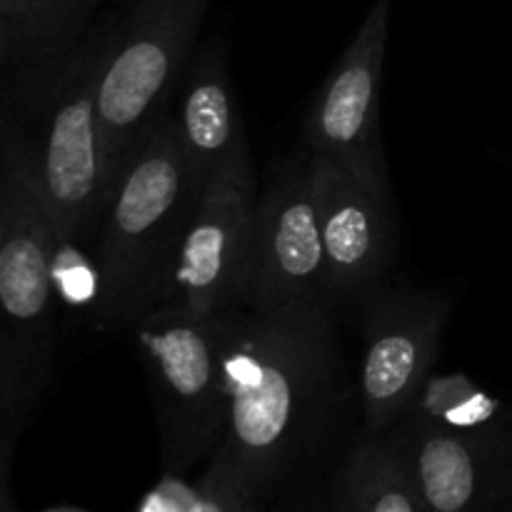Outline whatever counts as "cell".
Segmentation results:
<instances>
[{
  "label": "cell",
  "mask_w": 512,
  "mask_h": 512,
  "mask_svg": "<svg viewBox=\"0 0 512 512\" xmlns=\"http://www.w3.org/2000/svg\"><path fill=\"white\" fill-rule=\"evenodd\" d=\"M218 318L230 415L200 485L265 512L333 475L363 433L358 390L345 373L333 303Z\"/></svg>",
  "instance_id": "cell-1"
},
{
  "label": "cell",
  "mask_w": 512,
  "mask_h": 512,
  "mask_svg": "<svg viewBox=\"0 0 512 512\" xmlns=\"http://www.w3.org/2000/svg\"><path fill=\"white\" fill-rule=\"evenodd\" d=\"M58 235L28 138L10 110L0 125V470L13 453L55 370Z\"/></svg>",
  "instance_id": "cell-2"
},
{
  "label": "cell",
  "mask_w": 512,
  "mask_h": 512,
  "mask_svg": "<svg viewBox=\"0 0 512 512\" xmlns=\"http://www.w3.org/2000/svg\"><path fill=\"white\" fill-rule=\"evenodd\" d=\"M113 38L115 10L95 20L83 43L65 58L3 90V108L20 120L28 138L58 253L98 235L108 213L98 98Z\"/></svg>",
  "instance_id": "cell-3"
},
{
  "label": "cell",
  "mask_w": 512,
  "mask_h": 512,
  "mask_svg": "<svg viewBox=\"0 0 512 512\" xmlns=\"http://www.w3.org/2000/svg\"><path fill=\"white\" fill-rule=\"evenodd\" d=\"M198 200L170 113L128 160L100 225L93 278L95 333L135 328L148 310L163 303Z\"/></svg>",
  "instance_id": "cell-4"
},
{
  "label": "cell",
  "mask_w": 512,
  "mask_h": 512,
  "mask_svg": "<svg viewBox=\"0 0 512 512\" xmlns=\"http://www.w3.org/2000/svg\"><path fill=\"white\" fill-rule=\"evenodd\" d=\"M133 330L158 423L163 475L183 480L213 458L228 428L220 318L155 305Z\"/></svg>",
  "instance_id": "cell-5"
},
{
  "label": "cell",
  "mask_w": 512,
  "mask_h": 512,
  "mask_svg": "<svg viewBox=\"0 0 512 512\" xmlns=\"http://www.w3.org/2000/svg\"><path fill=\"white\" fill-rule=\"evenodd\" d=\"M210 0H125L100 80V128L108 198L145 138L170 115ZM110 205V203H108Z\"/></svg>",
  "instance_id": "cell-6"
},
{
  "label": "cell",
  "mask_w": 512,
  "mask_h": 512,
  "mask_svg": "<svg viewBox=\"0 0 512 512\" xmlns=\"http://www.w3.org/2000/svg\"><path fill=\"white\" fill-rule=\"evenodd\" d=\"M425 512H508L512 430L495 405H430L428 398L390 428Z\"/></svg>",
  "instance_id": "cell-7"
},
{
  "label": "cell",
  "mask_w": 512,
  "mask_h": 512,
  "mask_svg": "<svg viewBox=\"0 0 512 512\" xmlns=\"http://www.w3.org/2000/svg\"><path fill=\"white\" fill-rule=\"evenodd\" d=\"M305 303H333L315 150L308 143L280 163L255 205L253 260L243 308L275 313Z\"/></svg>",
  "instance_id": "cell-8"
},
{
  "label": "cell",
  "mask_w": 512,
  "mask_h": 512,
  "mask_svg": "<svg viewBox=\"0 0 512 512\" xmlns=\"http://www.w3.org/2000/svg\"><path fill=\"white\" fill-rule=\"evenodd\" d=\"M450 300L438 293H378L363 318L355 390L365 433H385L423 398L438 360Z\"/></svg>",
  "instance_id": "cell-9"
},
{
  "label": "cell",
  "mask_w": 512,
  "mask_h": 512,
  "mask_svg": "<svg viewBox=\"0 0 512 512\" xmlns=\"http://www.w3.org/2000/svg\"><path fill=\"white\" fill-rule=\"evenodd\" d=\"M253 170L215 178L190 213L163 303L195 315L243 308L253 260Z\"/></svg>",
  "instance_id": "cell-10"
},
{
  "label": "cell",
  "mask_w": 512,
  "mask_h": 512,
  "mask_svg": "<svg viewBox=\"0 0 512 512\" xmlns=\"http://www.w3.org/2000/svg\"><path fill=\"white\" fill-rule=\"evenodd\" d=\"M320 225L328 255L330 298H353L383 275L393 253L385 165L315 153Z\"/></svg>",
  "instance_id": "cell-11"
},
{
  "label": "cell",
  "mask_w": 512,
  "mask_h": 512,
  "mask_svg": "<svg viewBox=\"0 0 512 512\" xmlns=\"http://www.w3.org/2000/svg\"><path fill=\"white\" fill-rule=\"evenodd\" d=\"M393 0H375L323 88L305 125V143L323 155L383 163L380 148V88Z\"/></svg>",
  "instance_id": "cell-12"
},
{
  "label": "cell",
  "mask_w": 512,
  "mask_h": 512,
  "mask_svg": "<svg viewBox=\"0 0 512 512\" xmlns=\"http://www.w3.org/2000/svg\"><path fill=\"white\" fill-rule=\"evenodd\" d=\"M173 118L198 195L220 175L253 170L240 110L230 88L228 55L218 38L210 40L190 65Z\"/></svg>",
  "instance_id": "cell-13"
},
{
  "label": "cell",
  "mask_w": 512,
  "mask_h": 512,
  "mask_svg": "<svg viewBox=\"0 0 512 512\" xmlns=\"http://www.w3.org/2000/svg\"><path fill=\"white\" fill-rule=\"evenodd\" d=\"M333 512H425L393 430L360 433L325 480Z\"/></svg>",
  "instance_id": "cell-14"
},
{
  "label": "cell",
  "mask_w": 512,
  "mask_h": 512,
  "mask_svg": "<svg viewBox=\"0 0 512 512\" xmlns=\"http://www.w3.org/2000/svg\"><path fill=\"white\" fill-rule=\"evenodd\" d=\"M100 3L103 0H33L35 25H38L33 73L53 60L65 58L70 50L83 43V38L95 25V13H98Z\"/></svg>",
  "instance_id": "cell-15"
},
{
  "label": "cell",
  "mask_w": 512,
  "mask_h": 512,
  "mask_svg": "<svg viewBox=\"0 0 512 512\" xmlns=\"http://www.w3.org/2000/svg\"><path fill=\"white\" fill-rule=\"evenodd\" d=\"M35 25L33 0H0V70L3 90L28 78L35 68Z\"/></svg>",
  "instance_id": "cell-16"
},
{
  "label": "cell",
  "mask_w": 512,
  "mask_h": 512,
  "mask_svg": "<svg viewBox=\"0 0 512 512\" xmlns=\"http://www.w3.org/2000/svg\"><path fill=\"white\" fill-rule=\"evenodd\" d=\"M190 512H263L253 505L243 503V500L233 498L228 493H220V490H210L198 485V493H195L193 508Z\"/></svg>",
  "instance_id": "cell-17"
},
{
  "label": "cell",
  "mask_w": 512,
  "mask_h": 512,
  "mask_svg": "<svg viewBox=\"0 0 512 512\" xmlns=\"http://www.w3.org/2000/svg\"><path fill=\"white\" fill-rule=\"evenodd\" d=\"M268 512H333V505H330L323 483L318 488L308 490V493H300L295 498L273 505V508H268Z\"/></svg>",
  "instance_id": "cell-18"
},
{
  "label": "cell",
  "mask_w": 512,
  "mask_h": 512,
  "mask_svg": "<svg viewBox=\"0 0 512 512\" xmlns=\"http://www.w3.org/2000/svg\"><path fill=\"white\" fill-rule=\"evenodd\" d=\"M45 512H83V510H70V508H58V510H45Z\"/></svg>",
  "instance_id": "cell-19"
},
{
  "label": "cell",
  "mask_w": 512,
  "mask_h": 512,
  "mask_svg": "<svg viewBox=\"0 0 512 512\" xmlns=\"http://www.w3.org/2000/svg\"><path fill=\"white\" fill-rule=\"evenodd\" d=\"M265 512H268V510H265Z\"/></svg>",
  "instance_id": "cell-20"
}]
</instances>
